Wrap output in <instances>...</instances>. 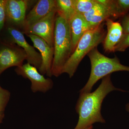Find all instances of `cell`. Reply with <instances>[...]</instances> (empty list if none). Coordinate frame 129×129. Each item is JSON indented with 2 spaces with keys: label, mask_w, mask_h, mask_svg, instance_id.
<instances>
[{
  "label": "cell",
  "mask_w": 129,
  "mask_h": 129,
  "mask_svg": "<svg viewBox=\"0 0 129 129\" xmlns=\"http://www.w3.org/2000/svg\"><path fill=\"white\" fill-rule=\"evenodd\" d=\"M111 76L109 75L103 78L101 83L95 91L80 93L75 107L79 115V120L74 129H85L96 122L106 123L101 113L104 98L113 91H126L113 85Z\"/></svg>",
  "instance_id": "obj_1"
},
{
  "label": "cell",
  "mask_w": 129,
  "mask_h": 129,
  "mask_svg": "<svg viewBox=\"0 0 129 129\" xmlns=\"http://www.w3.org/2000/svg\"><path fill=\"white\" fill-rule=\"evenodd\" d=\"M54 56L52 75L58 77L72 53V43L70 29L68 21L58 16H56L54 36Z\"/></svg>",
  "instance_id": "obj_2"
},
{
  "label": "cell",
  "mask_w": 129,
  "mask_h": 129,
  "mask_svg": "<svg viewBox=\"0 0 129 129\" xmlns=\"http://www.w3.org/2000/svg\"><path fill=\"white\" fill-rule=\"evenodd\" d=\"M91 65L90 74L89 79L80 93L90 92L92 87L99 80L119 71L129 72V67L120 63L119 59L115 56L111 58L102 54L95 47L88 53Z\"/></svg>",
  "instance_id": "obj_3"
},
{
  "label": "cell",
  "mask_w": 129,
  "mask_h": 129,
  "mask_svg": "<svg viewBox=\"0 0 129 129\" xmlns=\"http://www.w3.org/2000/svg\"><path fill=\"white\" fill-rule=\"evenodd\" d=\"M106 35V31L102 24L94 29L86 32L79 41L73 52L64 64L62 74H68L70 78H72L86 55L103 42Z\"/></svg>",
  "instance_id": "obj_4"
},
{
  "label": "cell",
  "mask_w": 129,
  "mask_h": 129,
  "mask_svg": "<svg viewBox=\"0 0 129 129\" xmlns=\"http://www.w3.org/2000/svg\"><path fill=\"white\" fill-rule=\"evenodd\" d=\"M56 9L45 17L22 31L26 35H32L43 39L51 47L54 46V31Z\"/></svg>",
  "instance_id": "obj_5"
},
{
  "label": "cell",
  "mask_w": 129,
  "mask_h": 129,
  "mask_svg": "<svg viewBox=\"0 0 129 129\" xmlns=\"http://www.w3.org/2000/svg\"><path fill=\"white\" fill-rule=\"evenodd\" d=\"M15 70L18 75L30 80L31 89L34 92H45L52 88L53 83L52 80L50 78H45L36 68L28 63L17 67Z\"/></svg>",
  "instance_id": "obj_6"
},
{
  "label": "cell",
  "mask_w": 129,
  "mask_h": 129,
  "mask_svg": "<svg viewBox=\"0 0 129 129\" xmlns=\"http://www.w3.org/2000/svg\"><path fill=\"white\" fill-rule=\"evenodd\" d=\"M27 58L25 52L17 45L3 44L0 47V75L10 67L22 66Z\"/></svg>",
  "instance_id": "obj_7"
},
{
  "label": "cell",
  "mask_w": 129,
  "mask_h": 129,
  "mask_svg": "<svg viewBox=\"0 0 129 129\" xmlns=\"http://www.w3.org/2000/svg\"><path fill=\"white\" fill-rule=\"evenodd\" d=\"M8 32L13 43L17 44L25 52L27 55L26 60L27 63L39 69L42 63L40 53L37 52L35 47L26 41L21 30L11 26L8 28Z\"/></svg>",
  "instance_id": "obj_8"
},
{
  "label": "cell",
  "mask_w": 129,
  "mask_h": 129,
  "mask_svg": "<svg viewBox=\"0 0 129 129\" xmlns=\"http://www.w3.org/2000/svg\"><path fill=\"white\" fill-rule=\"evenodd\" d=\"M29 2L26 0H5L6 21L14 27L22 29Z\"/></svg>",
  "instance_id": "obj_9"
},
{
  "label": "cell",
  "mask_w": 129,
  "mask_h": 129,
  "mask_svg": "<svg viewBox=\"0 0 129 129\" xmlns=\"http://www.w3.org/2000/svg\"><path fill=\"white\" fill-rule=\"evenodd\" d=\"M30 38L34 44V47L40 51L42 58V63L38 69L41 74L46 75L51 77L52 74V67L54 56V48L51 47L43 39L32 35H27Z\"/></svg>",
  "instance_id": "obj_10"
},
{
  "label": "cell",
  "mask_w": 129,
  "mask_h": 129,
  "mask_svg": "<svg viewBox=\"0 0 129 129\" xmlns=\"http://www.w3.org/2000/svg\"><path fill=\"white\" fill-rule=\"evenodd\" d=\"M56 9V0L38 1L26 16L22 30H24L37 22L45 17L52 11Z\"/></svg>",
  "instance_id": "obj_11"
},
{
  "label": "cell",
  "mask_w": 129,
  "mask_h": 129,
  "mask_svg": "<svg viewBox=\"0 0 129 129\" xmlns=\"http://www.w3.org/2000/svg\"><path fill=\"white\" fill-rule=\"evenodd\" d=\"M107 32L103 41V48L106 52H115V47L120 41L123 34L121 24L110 18L106 20Z\"/></svg>",
  "instance_id": "obj_12"
},
{
  "label": "cell",
  "mask_w": 129,
  "mask_h": 129,
  "mask_svg": "<svg viewBox=\"0 0 129 129\" xmlns=\"http://www.w3.org/2000/svg\"><path fill=\"white\" fill-rule=\"evenodd\" d=\"M96 2L93 8L83 15L89 26L90 30L94 29L102 24L107 19L113 16L107 7Z\"/></svg>",
  "instance_id": "obj_13"
},
{
  "label": "cell",
  "mask_w": 129,
  "mask_h": 129,
  "mask_svg": "<svg viewBox=\"0 0 129 129\" xmlns=\"http://www.w3.org/2000/svg\"><path fill=\"white\" fill-rule=\"evenodd\" d=\"M68 22L72 38L73 53L79 41L86 32L90 30V28L84 17L81 14L76 13Z\"/></svg>",
  "instance_id": "obj_14"
},
{
  "label": "cell",
  "mask_w": 129,
  "mask_h": 129,
  "mask_svg": "<svg viewBox=\"0 0 129 129\" xmlns=\"http://www.w3.org/2000/svg\"><path fill=\"white\" fill-rule=\"evenodd\" d=\"M57 14L69 22L76 14L73 0H56Z\"/></svg>",
  "instance_id": "obj_15"
},
{
  "label": "cell",
  "mask_w": 129,
  "mask_h": 129,
  "mask_svg": "<svg viewBox=\"0 0 129 129\" xmlns=\"http://www.w3.org/2000/svg\"><path fill=\"white\" fill-rule=\"evenodd\" d=\"M73 3L76 13L83 15L92 9L96 2V0H73Z\"/></svg>",
  "instance_id": "obj_16"
},
{
  "label": "cell",
  "mask_w": 129,
  "mask_h": 129,
  "mask_svg": "<svg viewBox=\"0 0 129 129\" xmlns=\"http://www.w3.org/2000/svg\"><path fill=\"white\" fill-rule=\"evenodd\" d=\"M10 93L0 86V124L2 122L5 116V108L9 101Z\"/></svg>",
  "instance_id": "obj_17"
},
{
  "label": "cell",
  "mask_w": 129,
  "mask_h": 129,
  "mask_svg": "<svg viewBox=\"0 0 129 129\" xmlns=\"http://www.w3.org/2000/svg\"><path fill=\"white\" fill-rule=\"evenodd\" d=\"M98 2L104 5L111 12L113 17L117 18L120 17L116 0H96Z\"/></svg>",
  "instance_id": "obj_18"
},
{
  "label": "cell",
  "mask_w": 129,
  "mask_h": 129,
  "mask_svg": "<svg viewBox=\"0 0 129 129\" xmlns=\"http://www.w3.org/2000/svg\"><path fill=\"white\" fill-rule=\"evenodd\" d=\"M129 47V34H123L120 41L115 47V52H124Z\"/></svg>",
  "instance_id": "obj_19"
},
{
  "label": "cell",
  "mask_w": 129,
  "mask_h": 129,
  "mask_svg": "<svg viewBox=\"0 0 129 129\" xmlns=\"http://www.w3.org/2000/svg\"><path fill=\"white\" fill-rule=\"evenodd\" d=\"M120 17L124 16L129 11V0H116Z\"/></svg>",
  "instance_id": "obj_20"
},
{
  "label": "cell",
  "mask_w": 129,
  "mask_h": 129,
  "mask_svg": "<svg viewBox=\"0 0 129 129\" xmlns=\"http://www.w3.org/2000/svg\"><path fill=\"white\" fill-rule=\"evenodd\" d=\"M6 21L5 0H0V31L2 29Z\"/></svg>",
  "instance_id": "obj_21"
},
{
  "label": "cell",
  "mask_w": 129,
  "mask_h": 129,
  "mask_svg": "<svg viewBox=\"0 0 129 129\" xmlns=\"http://www.w3.org/2000/svg\"><path fill=\"white\" fill-rule=\"evenodd\" d=\"M121 25L123 34H129V14L125 15L122 21Z\"/></svg>",
  "instance_id": "obj_22"
},
{
  "label": "cell",
  "mask_w": 129,
  "mask_h": 129,
  "mask_svg": "<svg viewBox=\"0 0 129 129\" xmlns=\"http://www.w3.org/2000/svg\"><path fill=\"white\" fill-rule=\"evenodd\" d=\"M125 109H126V111H127V112H128L129 113V103H128V104L126 105Z\"/></svg>",
  "instance_id": "obj_23"
},
{
  "label": "cell",
  "mask_w": 129,
  "mask_h": 129,
  "mask_svg": "<svg viewBox=\"0 0 129 129\" xmlns=\"http://www.w3.org/2000/svg\"><path fill=\"white\" fill-rule=\"evenodd\" d=\"M92 128H93V126H92V125H91V126H90V127H88L85 129H92Z\"/></svg>",
  "instance_id": "obj_24"
}]
</instances>
